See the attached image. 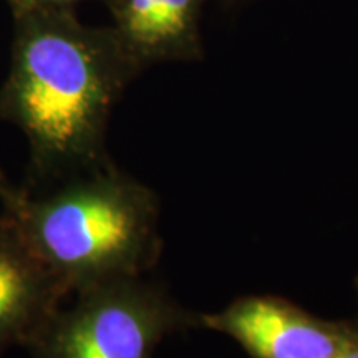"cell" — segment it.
I'll return each mask as SVG.
<instances>
[{
  "mask_svg": "<svg viewBox=\"0 0 358 358\" xmlns=\"http://www.w3.org/2000/svg\"><path fill=\"white\" fill-rule=\"evenodd\" d=\"M13 38L0 122L29 143L19 186L35 189L115 163L111 111L141 69L113 27L85 25L71 7L10 2Z\"/></svg>",
  "mask_w": 358,
  "mask_h": 358,
  "instance_id": "obj_1",
  "label": "cell"
},
{
  "mask_svg": "<svg viewBox=\"0 0 358 358\" xmlns=\"http://www.w3.org/2000/svg\"><path fill=\"white\" fill-rule=\"evenodd\" d=\"M13 185L10 181H8L7 179V174L3 173V169L0 168V201H2L3 198H6L7 196V192L10 191V187H12Z\"/></svg>",
  "mask_w": 358,
  "mask_h": 358,
  "instance_id": "obj_9",
  "label": "cell"
},
{
  "mask_svg": "<svg viewBox=\"0 0 358 358\" xmlns=\"http://www.w3.org/2000/svg\"><path fill=\"white\" fill-rule=\"evenodd\" d=\"M113 29L141 70L161 62L203 58L199 15L204 0H103Z\"/></svg>",
  "mask_w": 358,
  "mask_h": 358,
  "instance_id": "obj_6",
  "label": "cell"
},
{
  "mask_svg": "<svg viewBox=\"0 0 358 358\" xmlns=\"http://www.w3.org/2000/svg\"><path fill=\"white\" fill-rule=\"evenodd\" d=\"M198 327L236 340L250 358H334L350 338L352 322L319 319L272 295L239 297L198 315Z\"/></svg>",
  "mask_w": 358,
  "mask_h": 358,
  "instance_id": "obj_4",
  "label": "cell"
},
{
  "mask_svg": "<svg viewBox=\"0 0 358 358\" xmlns=\"http://www.w3.org/2000/svg\"><path fill=\"white\" fill-rule=\"evenodd\" d=\"M27 345L32 358H153L169 335L198 327L158 282L123 277L75 294Z\"/></svg>",
  "mask_w": 358,
  "mask_h": 358,
  "instance_id": "obj_3",
  "label": "cell"
},
{
  "mask_svg": "<svg viewBox=\"0 0 358 358\" xmlns=\"http://www.w3.org/2000/svg\"><path fill=\"white\" fill-rule=\"evenodd\" d=\"M69 292L6 214H0V353L25 347Z\"/></svg>",
  "mask_w": 358,
  "mask_h": 358,
  "instance_id": "obj_5",
  "label": "cell"
},
{
  "mask_svg": "<svg viewBox=\"0 0 358 358\" xmlns=\"http://www.w3.org/2000/svg\"><path fill=\"white\" fill-rule=\"evenodd\" d=\"M352 324L353 330L350 338L347 340V343L342 347V350H340L334 358H358V325L357 322H352Z\"/></svg>",
  "mask_w": 358,
  "mask_h": 358,
  "instance_id": "obj_7",
  "label": "cell"
},
{
  "mask_svg": "<svg viewBox=\"0 0 358 358\" xmlns=\"http://www.w3.org/2000/svg\"><path fill=\"white\" fill-rule=\"evenodd\" d=\"M10 2H25V3H40V6H53V7H71L85 0H10Z\"/></svg>",
  "mask_w": 358,
  "mask_h": 358,
  "instance_id": "obj_8",
  "label": "cell"
},
{
  "mask_svg": "<svg viewBox=\"0 0 358 358\" xmlns=\"http://www.w3.org/2000/svg\"><path fill=\"white\" fill-rule=\"evenodd\" d=\"M357 325H358V320H357Z\"/></svg>",
  "mask_w": 358,
  "mask_h": 358,
  "instance_id": "obj_10",
  "label": "cell"
},
{
  "mask_svg": "<svg viewBox=\"0 0 358 358\" xmlns=\"http://www.w3.org/2000/svg\"><path fill=\"white\" fill-rule=\"evenodd\" d=\"M0 204L70 295L159 261L158 194L116 163L35 189L13 185Z\"/></svg>",
  "mask_w": 358,
  "mask_h": 358,
  "instance_id": "obj_2",
  "label": "cell"
}]
</instances>
